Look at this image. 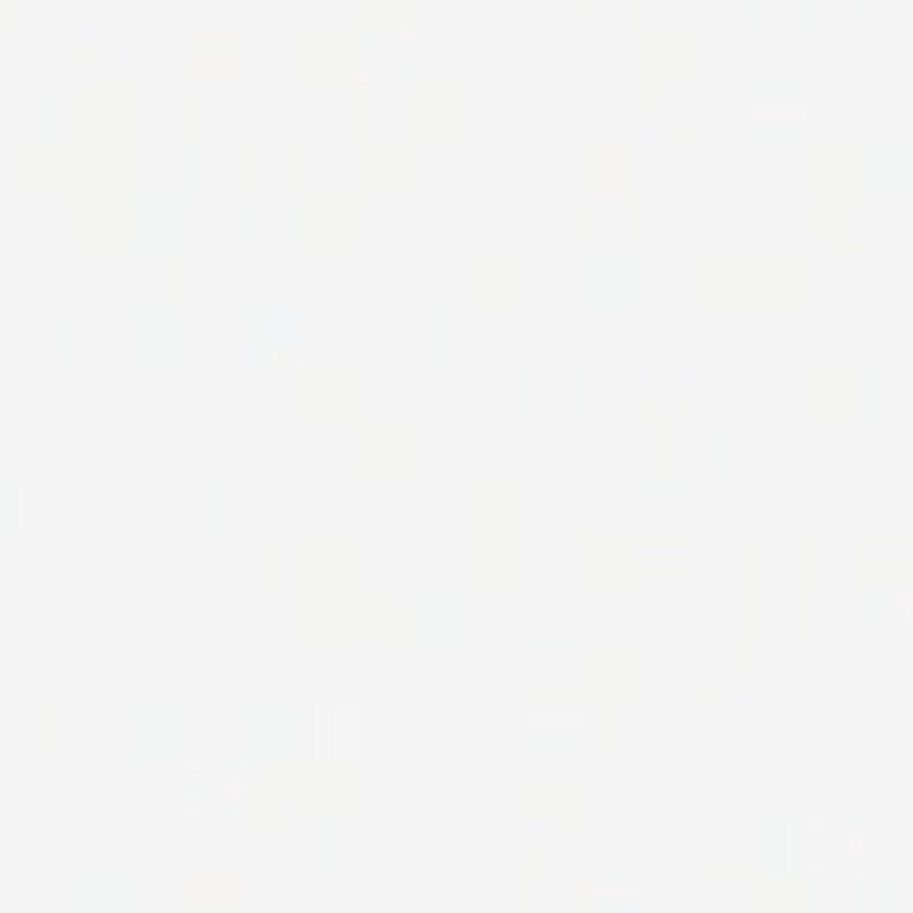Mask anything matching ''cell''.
Wrapping results in <instances>:
<instances>
[{"instance_id": "1", "label": "cell", "mask_w": 913, "mask_h": 913, "mask_svg": "<svg viewBox=\"0 0 913 913\" xmlns=\"http://www.w3.org/2000/svg\"><path fill=\"white\" fill-rule=\"evenodd\" d=\"M753 125L774 132H796L807 125V100L796 93H771L753 100Z\"/></svg>"}, {"instance_id": "2", "label": "cell", "mask_w": 913, "mask_h": 913, "mask_svg": "<svg viewBox=\"0 0 913 913\" xmlns=\"http://www.w3.org/2000/svg\"><path fill=\"white\" fill-rule=\"evenodd\" d=\"M810 11L799 8V4H757V8H749V18L757 25H771V29H785V25H796L803 22Z\"/></svg>"}, {"instance_id": "3", "label": "cell", "mask_w": 913, "mask_h": 913, "mask_svg": "<svg viewBox=\"0 0 913 913\" xmlns=\"http://www.w3.org/2000/svg\"><path fill=\"white\" fill-rule=\"evenodd\" d=\"M810 18H814L817 25L839 29V25L860 22V8H853V4H817V8H810Z\"/></svg>"}, {"instance_id": "4", "label": "cell", "mask_w": 913, "mask_h": 913, "mask_svg": "<svg viewBox=\"0 0 913 913\" xmlns=\"http://www.w3.org/2000/svg\"><path fill=\"white\" fill-rule=\"evenodd\" d=\"M889 614H892V621L913 628V593H896V596H892V600H889Z\"/></svg>"}]
</instances>
